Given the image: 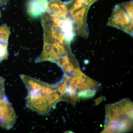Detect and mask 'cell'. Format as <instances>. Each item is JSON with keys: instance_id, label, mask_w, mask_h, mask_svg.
<instances>
[{"instance_id": "obj_1", "label": "cell", "mask_w": 133, "mask_h": 133, "mask_svg": "<svg viewBox=\"0 0 133 133\" xmlns=\"http://www.w3.org/2000/svg\"><path fill=\"white\" fill-rule=\"evenodd\" d=\"M107 24L133 35V1L124 2L116 5Z\"/></svg>"}, {"instance_id": "obj_2", "label": "cell", "mask_w": 133, "mask_h": 133, "mask_svg": "<svg viewBox=\"0 0 133 133\" xmlns=\"http://www.w3.org/2000/svg\"><path fill=\"white\" fill-rule=\"evenodd\" d=\"M17 119L15 110L8 99L0 105V126L9 130L14 126Z\"/></svg>"}, {"instance_id": "obj_3", "label": "cell", "mask_w": 133, "mask_h": 133, "mask_svg": "<svg viewBox=\"0 0 133 133\" xmlns=\"http://www.w3.org/2000/svg\"><path fill=\"white\" fill-rule=\"evenodd\" d=\"M47 0H30L27 5L28 13L32 17H37L47 11Z\"/></svg>"}, {"instance_id": "obj_4", "label": "cell", "mask_w": 133, "mask_h": 133, "mask_svg": "<svg viewBox=\"0 0 133 133\" xmlns=\"http://www.w3.org/2000/svg\"><path fill=\"white\" fill-rule=\"evenodd\" d=\"M46 12L61 18H66L67 16L65 3L60 0H50L48 2Z\"/></svg>"}, {"instance_id": "obj_5", "label": "cell", "mask_w": 133, "mask_h": 133, "mask_svg": "<svg viewBox=\"0 0 133 133\" xmlns=\"http://www.w3.org/2000/svg\"><path fill=\"white\" fill-rule=\"evenodd\" d=\"M58 57L57 53L50 45L44 41L42 52L39 57L36 59L35 61L38 63L45 61H56Z\"/></svg>"}, {"instance_id": "obj_6", "label": "cell", "mask_w": 133, "mask_h": 133, "mask_svg": "<svg viewBox=\"0 0 133 133\" xmlns=\"http://www.w3.org/2000/svg\"><path fill=\"white\" fill-rule=\"evenodd\" d=\"M132 119L123 118L117 123L118 133H124L130 131L133 127Z\"/></svg>"}, {"instance_id": "obj_7", "label": "cell", "mask_w": 133, "mask_h": 133, "mask_svg": "<svg viewBox=\"0 0 133 133\" xmlns=\"http://www.w3.org/2000/svg\"><path fill=\"white\" fill-rule=\"evenodd\" d=\"M133 102L128 99H125L124 106L125 115L130 119H133Z\"/></svg>"}, {"instance_id": "obj_8", "label": "cell", "mask_w": 133, "mask_h": 133, "mask_svg": "<svg viewBox=\"0 0 133 133\" xmlns=\"http://www.w3.org/2000/svg\"><path fill=\"white\" fill-rule=\"evenodd\" d=\"M8 42L0 40V62L8 58Z\"/></svg>"}, {"instance_id": "obj_9", "label": "cell", "mask_w": 133, "mask_h": 133, "mask_svg": "<svg viewBox=\"0 0 133 133\" xmlns=\"http://www.w3.org/2000/svg\"><path fill=\"white\" fill-rule=\"evenodd\" d=\"M47 100L50 108L54 106L57 102L61 100L60 95L56 92L48 95Z\"/></svg>"}, {"instance_id": "obj_10", "label": "cell", "mask_w": 133, "mask_h": 133, "mask_svg": "<svg viewBox=\"0 0 133 133\" xmlns=\"http://www.w3.org/2000/svg\"><path fill=\"white\" fill-rule=\"evenodd\" d=\"M96 91L95 89H88L79 91L78 93L79 98L86 99L91 98L94 97L96 94Z\"/></svg>"}, {"instance_id": "obj_11", "label": "cell", "mask_w": 133, "mask_h": 133, "mask_svg": "<svg viewBox=\"0 0 133 133\" xmlns=\"http://www.w3.org/2000/svg\"><path fill=\"white\" fill-rule=\"evenodd\" d=\"M10 34V29L5 25L0 26V40L8 42Z\"/></svg>"}, {"instance_id": "obj_12", "label": "cell", "mask_w": 133, "mask_h": 133, "mask_svg": "<svg viewBox=\"0 0 133 133\" xmlns=\"http://www.w3.org/2000/svg\"><path fill=\"white\" fill-rule=\"evenodd\" d=\"M60 65L65 72L68 73H70L75 68L69 60L64 62Z\"/></svg>"}, {"instance_id": "obj_13", "label": "cell", "mask_w": 133, "mask_h": 133, "mask_svg": "<svg viewBox=\"0 0 133 133\" xmlns=\"http://www.w3.org/2000/svg\"><path fill=\"white\" fill-rule=\"evenodd\" d=\"M84 82L89 84L91 87L96 88L98 87L100 84L98 82L86 76Z\"/></svg>"}, {"instance_id": "obj_14", "label": "cell", "mask_w": 133, "mask_h": 133, "mask_svg": "<svg viewBox=\"0 0 133 133\" xmlns=\"http://www.w3.org/2000/svg\"><path fill=\"white\" fill-rule=\"evenodd\" d=\"M90 85L86 82L81 80L77 86V89L79 91L90 89Z\"/></svg>"}, {"instance_id": "obj_15", "label": "cell", "mask_w": 133, "mask_h": 133, "mask_svg": "<svg viewBox=\"0 0 133 133\" xmlns=\"http://www.w3.org/2000/svg\"><path fill=\"white\" fill-rule=\"evenodd\" d=\"M67 81L66 80L64 81L63 83L57 88V91L61 94L64 91L67 85Z\"/></svg>"}, {"instance_id": "obj_16", "label": "cell", "mask_w": 133, "mask_h": 133, "mask_svg": "<svg viewBox=\"0 0 133 133\" xmlns=\"http://www.w3.org/2000/svg\"><path fill=\"white\" fill-rule=\"evenodd\" d=\"M5 79L2 77H0V94L5 93Z\"/></svg>"}, {"instance_id": "obj_17", "label": "cell", "mask_w": 133, "mask_h": 133, "mask_svg": "<svg viewBox=\"0 0 133 133\" xmlns=\"http://www.w3.org/2000/svg\"><path fill=\"white\" fill-rule=\"evenodd\" d=\"M78 99V98L76 94L74 95L69 97L68 101L73 105L74 106L76 104Z\"/></svg>"}, {"instance_id": "obj_18", "label": "cell", "mask_w": 133, "mask_h": 133, "mask_svg": "<svg viewBox=\"0 0 133 133\" xmlns=\"http://www.w3.org/2000/svg\"><path fill=\"white\" fill-rule=\"evenodd\" d=\"M105 98V97L101 96L95 100V104L96 106L98 105L100 102L104 100Z\"/></svg>"}, {"instance_id": "obj_19", "label": "cell", "mask_w": 133, "mask_h": 133, "mask_svg": "<svg viewBox=\"0 0 133 133\" xmlns=\"http://www.w3.org/2000/svg\"><path fill=\"white\" fill-rule=\"evenodd\" d=\"M85 6L90 7L93 3L98 0H84Z\"/></svg>"}, {"instance_id": "obj_20", "label": "cell", "mask_w": 133, "mask_h": 133, "mask_svg": "<svg viewBox=\"0 0 133 133\" xmlns=\"http://www.w3.org/2000/svg\"><path fill=\"white\" fill-rule=\"evenodd\" d=\"M65 133H72L73 132L72 131H66V132H65Z\"/></svg>"}, {"instance_id": "obj_21", "label": "cell", "mask_w": 133, "mask_h": 133, "mask_svg": "<svg viewBox=\"0 0 133 133\" xmlns=\"http://www.w3.org/2000/svg\"><path fill=\"white\" fill-rule=\"evenodd\" d=\"M0 2H1V0H0Z\"/></svg>"}, {"instance_id": "obj_22", "label": "cell", "mask_w": 133, "mask_h": 133, "mask_svg": "<svg viewBox=\"0 0 133 133\" xmlns=\"http://www.w3.org/2000/svg\"></svg>"}, {"instance_id": "obj_23", "label": "cell", "mask_w": 133, "mask_h": 133, "mask_svg": "<svg viewBox=\"0 0 133 133\" xmlns=\"http://www.w3.org/2000/svg\"></svg>"}]
</instances>
